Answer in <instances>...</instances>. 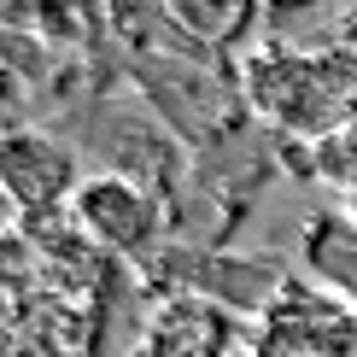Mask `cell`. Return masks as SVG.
<instances>
[{
  "mask_svg": "<svg viewBox=\"0 0 357 357\" xmlns=\"http://www.w3.org/2000/svg\"><path fill=\"white\" fill-rule=\"evenodd\" d=\"M165 18L170 24H182V29H193V36H222V29H234V24H246V12L234 6V12H199V6H165Z\"/></svg>",
  "mask_w": 357,
  "mask_h": 357,
  "instance_id": "4",
  "label": "cell"
},
{
  "mask_svg": "<svg viewBox=\"0 0 357 357\" xmlns=\"http://www.w3.org/2000/svg\"><path fill=\"white\" fill-rule=\"evenodd\" d=\"M24 100H29V88H24V77H18V65H12V59H0V135H6V129H18L12 117L24 112Z\"/></svg>",
  "mask_w": 357,
  "mask_h": 357,
  "instance_id": "5",
  "label": "cell"
},
{
  "mask_svg": "<svg viewBox=\"0 0 357 357\" xmlns=\"http://www.w3.org/2000/svg\"><path fill=\"white\" fill-rule=\"evenodd\" d=\"M70 222H77L106 258H141V252L158 241V229H165L158 199L141 182L117 176V170H100V176H88V182L77 188Z\"/></svg>",
  "mask_w": 357,
  "mask_h": 357,
  "instance_id": "2",
  "label": "cell"
},
{
  "mask_svg": "<svg viewBox=\"0 0 357 357\" xmlns=\"http://www.w3.org/2000/svg\"><path fill=\"white\" fill-rule=\"evenodd\" d=\"M82 182L88 176L77 165V146L59 141L53 129L18 123V129L0 135V199H6V211H18L24 222L59 217L77 199Z\"/></svg>",
  "mask_w": 357,
  "mask_h": 357,
  "instance_id": "1",
  "label": "cell"
},
{
  "mask_svg": "<svg viewBox=\"0 0 357 357\" xmlns=\"http://www.w3.org/2000/svg\"><path fill=\"white\" fill-rule=\"evenodd\" d=\"M305 94H334L328 88V59H299L281 41L246 59V100L264 117H275L287 129H317V112L305 106Z\"/></svg>",
  "mask_w": 357,
  "mask_h": 357,
  "instance_id": "3",
  "label": "cell"
},
{
  "mask_svg": "<svg viewBox=\"0 0 357 357\" xmlns=\"http://www.w3.org/2000/svg\"><path fill=\"white\" fill-rule=\"evenodd\" d=\"M0 322H6V299H0Z\"/></svg>",
  "mask_w": 357,
  "mask_h": 357,
  "instance_id": "6",
  "label": "cell"
},
{
  "mask_svg": "<svg viewBox=\"0 0 357 357\" xmlns=\"http://www.w3.org/2000/svg\"><path fill=\"white\" fill-rule=\"evenodd\" d=\"M0 211H6V199H0ZM0 234H6V229H0Z\"/></svg>",
  "mask_w": 357,
  "mask_h": 357,
  "instance_id": "7",
  "label": "cell"
}]
</instances>
